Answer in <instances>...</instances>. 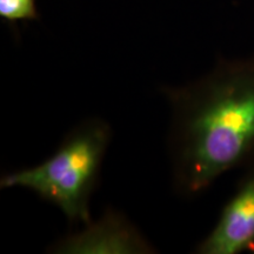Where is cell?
Listing matches in <instances>:
<instances>
[{
	"label": "cell",
	"mask_w": 254,
	"mask_h": 254,
	"mask_svg": "<svg viewBox=\"0 0 254 254\" xmlns=\"http://www.w3.org/2000/svg\"><path fill=\"white\" fill-rule=\"evenodd\" d=\"M36 0H0V18L8 24L37 20Z\"/></svg>",
	"instance_id": "5b68a950"
},
{
	"label": "cell",
	"mask_w": 254,
	"mask_h": 254,
	"mask_svg": "<svg viewBox=\"0 0 254 254\" xmlns=\"http://www.w3.org/2000/svg\"><path fill=\"white\" fill-rule=\"evenodd\" d=\"M246 251L254 252V166L246 168L217 224L194 252L239 254Z\"/></svg>",
	"instance_id": "3957f363"
},
{
	"label": "cell",
	"mask_w": 254,
	"mask_h": 254,
	"mask_svg": "<svg viewBox=\"0 0 254 254\" xmlns=\"http://www.w3.org/2000/svg\"><path fill=\"white\" fill-rule=\"evenodd\" d=\"M51 253L59 254H145L154 253V247L141 236L123 214L106 211L99 220L85 224L78 233L56 241Z\"/></svg>",
	"instance_id": "277c9868"
},
{
	"label": "cell",
	"mask_w": 254,
	"mask_h": 254,
	"mask_svg": "<svg viewBox=\"0 0 254 254\" xmlns=\"http://www.w3.org/2000/svg\"><path fill=\"white\" fill-rule=\"evenodd\" d=\"M112 139L106 120L87 118L73 127L52 157L39 165L5 174L0 187H20L55 205L69 222L88 224L91 198Z\"/></svg>",
	"instance_id": "7a4b0ae2"
},
{
	"label": "cell",
	"mask_w": 254,
	"mask_h": 254,
	"mask_svg": "<svg viewBox=\"0 0 254 254\" xmlns=\"http://www.w3.org/2000/svg\"><path fill=\"white\" fill-rule=\"evenodd\" d=\"M160 91L177 195L193 199L230 171L254 166V55L220 59L195 80Z\"/></svg>",
	"instance_id": "6da1fadb"
}]
</instances>
